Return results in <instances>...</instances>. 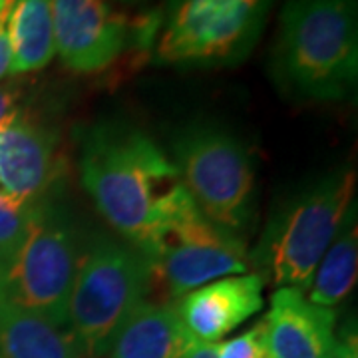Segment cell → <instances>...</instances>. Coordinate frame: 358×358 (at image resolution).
Masks as SVG:
<instances>
[{
  "label": "cell",
  "mask_w": 358,
  "mask_h": 358,
  "mask_svg": "<svg viewBox=\"0 0 358 358\" xmlns=\"http://www.w3.org/2000/svg\"><path fill=\"white\" fill-rule=\"evenodd\" d=\"M275 0H166L155 58L167 66H235L255 48Z\"/></svg>",
  "instance_id": "8992f818"
},
{
  "label": "cell",
  "mask_w": 358,
  "mask_h": 358,
  "mask_svg": "<svg viewBox=\"0 0 358 358\" xmlns=\"http://www.w3.org/2000/svg\"><path fill=\"white\" fill-rule=\"evenodd\" d=\"M138 249L171 299L249 268L243 239L205 217L183 183L162 201Z\"/></svg>",
  "instance_id": "277c9868"
},
{
  "label": "cell",
  "mask_w": 358,
  "mask_h": 358,
  "mask_svg": "<svg viewBox=\"0 0 358 358\" xmlns=\"http://www.w3.org/2000/svg\"><path fill=\"white\" fill-rule=\"evenodd\" d=\"M10 74L36 72L54 58L52 0H13L8 10Z\"/></svg>",
  "instance_id": "9a60e30c"
},
{
  "label": "cell",
  "mask_w": 358,
  "mask_h": 358,
  "mask_svg": "<svg viewBox=\"0 0 358 358\" xmlns=\"http://www.w3.org/2000/svg\"><path fill=\"white\" fill-rule=\"evenodd\" d=\"M271 72L277 88L293 100L346 98L358 78L357 0H287Z\"/></svg>",
  "instance_id": "7a4b0ae2"
},
{
  "label": "cell",
  "mask_w": 358,
  "mask_h": 358,
  "mask_svg": "<svg viewBox=\"0 0 358 358\" xmlns=\"http://www.w3.org/2000/svg\"><path fill=\"white\" fill-rule=\"evenodd\" d=\"M82 183L103 219L140 247L157 209L181 183L176 164L145 131L106 120L82 136Z\"/></svg>",
  "instance_id": "6da1fadb"
},
{
  "label": "cell",
  "mask_w": 358,
  "mask_h": 358,
  "mask_svg": "<svg viewBox=\"0 0 358 358\" xmlns=\"http://www.w3.org/2000/svg\"><path fill=\"white\" fill-rule=\"evenodd\" d=\"M10 2L0 13V80L10 76V64H13L10 38H8V10H10Z\"/></svg>",
  "instance_id": "d6986e66"
},
{
  "label": "cell",
  "mask_w": 358,
  "mask_h": 358,
  "mask_svg": "<svg viewBox=\"0 0 358 358\" xmlns=\"http://www.w3.org/2000/svg\"><path fill=\"white\" fill-rule=\"evenodd\" d=\"M64 324L14 307H0V358H82Z\"/></svg>",
  "instance_id": "5bb4252c"
},
{
  "label": "cell",
  "mask_w": 358,
  "mask_h": 358,
  "mask_svg": "<svg viewBox=\"0 0 358 358\" xmlns=\"http://www.w3.org/2000/svg\"><path fill=\"white\" fill-rule=\"evenodd\" d=\"M173 164L183 187L205 217L235 235L255 217V169L235 134L213 124H195L173 140Z\"/></svg>",
  "instance_id": "ba28073f"
},
{
  "label": "cell",
  "mask_w": 358,
  "mask_h": 358,
  "mask_svg": "<svg viewBox=\"0 0 358 358\" xmlns=\"http://www.w3.org/2000/svg\"><path fill=\"white\" fill-rule=\"evenodd\" d=\"M54 50L66 68L92 74L112 66L126 50L129 28L106 0H52Z\"/></svg>",
  "instance_id": "9c48e42d"
},
{
  "label": "cell",
  "mask_w": 358,
  "mask_h": 358,
  "mask_svg": "<svg viewBox=\"0 0 358 358\" xmlns=\"http://www.w3.org/2000/svg\"><path fill=\"white\" fill-rule=\"evenodd\" d=\"M333 308L310 303L296 289L273 293L263 319L268 358H336L343 343L334 334Z\"/></svg>",
  "instance_id": "30bf717a"
},
{
  "label": "cell",
  "mask_w": 358,
  "mask_h": 358,
  "mask_svg": "<svg viewBox=\"0 0 358 358\" xmlns=\"http://www.w3.org/2000/svg\"><path fill=\"white\" fill-rule=\"evenodd\" d=\"M16 102H18V90L13 86H0V128L20 114L16 110Z\"/></svg>",
  "instance_id": "ffe728a7"
},
{
  "label": "cell",
  "mask_w": 358,
  "mask_h": 358,
  "mask_svg": "<svg viewBox=\"0 0 358 358\" xmlns=\"http://www.w3.org/2000/svg\"><path fill=\"white\" fill-rule=\"evenodd\" d=\"M336 358H357V346H355V338H352V343L346 338L343 341V348H341V355Z\"/></svg>",
  "instance_id": "7402d4cb"
},
{
  "label": "cell",
  "mask_w": 358,
  "mask_h": 358,
  "mask_svg": "<svg viewBox=\"0 0 358 358\" xmlns=\"http://www.w3.org/2000/svg\"><path fill=\"white\" fill-rule=\"evenodd\" d=\"M358 275V223L357 203L348 209L341 229L320 259L308 287V301L319 307L341 305L357 285Z\"/></svg>",
  "instance_id": "2e32d148"
},
{
  "label": "cell",
  "mask_w": 358,
  "mask_h": 358,
  "mask_svg": "<svg viewBox=\"0 0 358 358\" xmlns=\"http://www.w3.org/2000/svg\"><path fill=\"white\" fill-rule=\"evenodd\" d=\"M152 285V268L138 247L96 239L78 263L66 327L84 355H108L115 333Z\"/></svg>",
  "instance_id": "5b68a950"
},
{
  "label": "cell",
  "mask_w": 358,
  "mask_h": 358,
  "mask_svg": "<svg viewBox=\"0 0 358 358\" xmlns=\"http://www.w3.org/2000/svg\"><path fill=\"white\" fill-rule=\"evenodd\" d=\"M217 358H268L265 322L261 320L241 336L217 343Z\"/></svg>",
  "instance_id": "ac0fdd59"
},
{
  "label": "cell",
  "mask_w": 358,
  "mask_h": 358,
  "mask_svg": "<svg viewBox=\"0 0 358 358\" xmlns=\"http://www.w3.org/2000/svg\"><path fill=\"white\" fill-rule=\"evenodd\" d=\"M185 358H217V343H199V341H195Z\"/></svg>",
  "instance_id": "44dd1931"
},
{
  "label": "cell",
  "mask_w": 358,
  "mask_h": 358,
  "mask_svg": "<svg viewBox=\"0 0 358 358\" xmlns=\"http://www.w3.org/2000/svg\"><path fill=\"white\" fill-rule=\"evenodd\" d=\"M265 279L237 275L193 289L179 299L176 313L199 343H219L263 307Z\"/></svg>",
  "instance_id": "8fae6325"
},
{
  "label": "cell",
  "mask_w": 358,
  "mask_h": 358,
  "mask_svg": "<svg viewBox=\"0 0 358 358\" xmlns=\"http://www.w3.org/2000/svg\"><path fill=\"white\" fill-rule=\"evenodd\" d=\"M32 205L0 189V282L24 241Z\"/></svg>",
  "instance_id": "e0dca14e"
},
{
  "label": "cell",
  "mask_w": 358,
  "mask_h": 358,
  "mask_svg": "<svg viewBox=\"0 0 358 358\" xmlns=\"http://www.w3.org/2000/svg\"><path fill=\"white\" fill-rule=\"evenodd\" d=\"M355 171L334 169L293 193L268 219L249 259L279 289L308 291L320 259L355 203Z\"/></svg>",
  "instance_id": "3957f363"
},
{
  "label": "cell",
  "mask_w": 358,
  "mask_h": 358,
  "mask_svg": "<svg viewBox=\"0 0 358 358\" xmlns=\"http://www.w3.org/2000/svg\"><path fill=\"white\" fill-rule=\"evenodd\" d=\"M80 253L72 219L44 195L34 201L24 241L0 282V307L28 310L64 324Z\"/></svg>",
  "instance_id": "52a82bcc"
},
{
  "label": "cell",
  "mask_w": 358,
  "mask_h": 358,
  "mask_svg": "<svg viewBox=\"0 0 358 358\" xmlns=\"http://www.w3.org/2000/svg\"><path fill=\"white\" fill-rule=\"evenodd\" d=\"M8 2H10V0H0V13H2V10H4V6H6V4H8Z\"/></svg>",
  "instance_id": "603a6c76"
},
{
  "label": "cell",
  "mask_w": 358,
  "mask_h": 358,
  "mask_svg": "<svg viewBox=\"0 0 358 358\" xmlns=\"http://www.w3.org/2000/svg\"><path fill=\"white\" fill-rule=\"evenodd\" d=\"M195 343L173 307L141 301L115 333L110 358H185Z\"/></svg>",
  "instance_id": "4fadbf2b"
},
{
  "label": "cell",
  "mask_w": 358,
  "mask_h": 358,
  "mask_svg": "<svg viewBox=\"0 0 358 358\" xmlns=\"http://www.w3.org/2000/svg\"><path fill=\"white\" fill-rule=\"evenodd\" d=\"M58 138L18 114L0 128V189L34 203L42 199L56 178Z\"/></svg>",
  "instance_id": "7c38bea8"
}]
</instances>
